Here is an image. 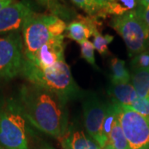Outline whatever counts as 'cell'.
<instances>
[{"instance_id":"obj_1","label":"cell","mask_w":149,"mask_h":149,"mask_svg":"<svg viewBox=\"0 0 149 149\" xmlns=\"http://www.w3.org/2000/svg\"><path fill=\"white\" fill-rule=\"evenodd\" d=\"M17 100L27 121L41 132L61 139L66 133V102L56 94L32 84L22 85Z\"/></svg>"},{"instance_id":"obj_2","label":"cell","mask_w":149,"mask_h":149,"mask_svg":"<svg viewBox=\"0 0 149 149\" xmlns=\"http://www.w3.org/2000/svg\"><path fill=\"white\" fill-rule=\"evenodd\" d=\"M21 74L30 84L56 94L65 102L78 95L80 92L69 65L65 61L51 68L40 69L24 58Z\"/></svg>"},{"instance_id":"obj_3","label":"cell","mask_w":149,"mask_h":149,"mask_svg":"<svg viewBox=\"0 0 149 149\" xmlns=\"http://www.w3.org/2000/svg\"><path fill=\"white\" fill-rule=\"evenodd\" d=\"M66 24L58 16L31 12L22 27L24 58L31 61L39 49L55 37L63 35Z\"/></svg>"},{"instance_id":"obj_4","label":"cell","mask_w":149,"mask_h":149,"mask_svg":"<svg viewBox=\"0 0 149 149\" xmlns=\"http://www.w3.org/2000/svg\"><path fill=\"white\" fill-rule=\"evenodd\" d=\"M27 123L17 100L0 101V145L6 149H29Z\"/></svg>"},{"instance_id":"obj_5","label":"cell","mask_w":149,"mask_h":149,"mask_svg":"<svg viewBox=\"0 0 149 149\" xmlns=\"http://www.w3.org/2000/svg\"><path fill=\"white\" fill-rule=\"evenodd\" d=\"M111 26L124 41L129 56L148 49L149 28L135 10L113 17Z\"/></svg>"},{"instance_id":"obj_6","label":"cell","mask_w":149,"mask_h":149,"mask_svg":"<svg viewBox=\"0 0 149 149\" xmlns=\"http://www.w3.org/2000/svg\"><path fill=\"white\" fill-rule=\"evenodd\" d=\"M113 104L129 149H149V118L128 107Z\"/></svg>"},{"instance_id":"obj_7","label":"cell","mask_w":149,"mask_h":149,"mask_svg":"<svg viewBox=\"0 0 149 149\" xmlns=\"http://www.w3.org/2000/svg\"><path fill=\"white\" fill-rule=\"evenodd\" d=\"M23 59V42L18 32L0 37V84L21 74Z\"/></svg>"},{"instance_id":"obj_8","label":"cell","mask_w":149,"mask_h":149,"mask_svg":"<svg viewBox=\"0 0 149 149\" xmlns=\"http://www.w3.org/2000/svg\"><path fill=\"white\" fill-rule=\"evenodd\" d=\"M108 104L95 96L86 99L83 104L85 126L90 137L102 148V126L105 117Z\"/></svg>"},{"instance_id":"obj_9","label":"cell","mask_w":149,"mask_h":149,"mask_svg":"<svg viewBox=\"0 0 149 149\" xmlns=\"http://www.w3.org/2000/svg\"><path fill=\"white\" fill-rule=\"evenodd\" d=\"M64 37V35H61L49 41L29 61L40 69H48L65 61Z\"/></svg>"},{"instance_id":"obj_10","label":"cell","mask_w":149,"mask_h":149,"mask_svg":"<svg viewBox=\"0 0 149 149\" xmlns=\"http://www.w3.org/2000/svg\"><path fill=\"white\" fill-rule=\"evenodd\" d=\"M32 9L23 3H13L0 10V34L17 32Z\"/></svg>"},{"instance_id":"obj_11","label":"cell","mask_w":149,"mask_h":149,"mask_svg":"<svg viewBox=\"0 0 149 149\" xmlns=\"http://www.w3.org/2000/svg\"><path fill=\"white\" fill-rule=\"evenodd\" d=\"M98 22L94 17H78V20L71 22L66 27V36L80 44L88 40L98 32Z\"/></svg>"},{"instance_id":"obj_12","label":"cell","mask_w":149,"mask_h":149,"mask_svg":"<svg viewBox=\"0 0 149 149\" xmlns=\"http://www.w3.org/2000/svg\"><path fill=\"white\" fill-rule=\"evenodd\" d=\"M60 140L64 149H102L94 139L80 130L70 131Z\"/></svg>"},{"instance_id":"obj_13","label":"cell","mask_w":149,"mask_h":149,"mask_svg":"<svg viewBox=\"0 0 149 149\" xmlns=\"http://www.w3.org/2000/svg\"><path fill=\"white\" fill-rule=\"evenodd\" d=\"M108 94L112 98L113 103L123 106H131L139 96L130 83L111 84L108 89Z\"/></svg>"},{"instance_id":"obj_14","label":"cell","mask_w":149,"mask_h":149,"mask_svg":"<svg viewBox=\"0 0 149 149\" xmlns=\"http://www.w3.org/2000/svg\"><path fill=\"white\" fill-rule=\"evenodd\" d=\"M139 6L138 0H113L104 8L98 12L100 16H105L112 14L116 16H121L128 12L135 10Z\"/></svg>"},{"instance_id":"obj_15","label":"cell","mask_w":149,"mask_h":149,"mask_svg":"<svg viewBox=\"0 0 149 149\" xmlns=\"http://www.w3.org/2000/svg\"><path fill=\"white\" fill-rule=\"evenodd\" d=\"M131 80L139 98H149V69L133 70Z\"/></svg>"},{"instance_id":"obj_16","label":"cell","mask_w":149,"mask_h":149,"mask_svg":"<svg viewBox=\"0 0 149 149\" xmlns=\"http://www.w3.org/2000/svg\"><path fill=\"white\" fill-rule=\"evenodd\" d=\"M111 84L129 83L131 75L125 67V62L119 58H113L110 61Z\"/></svg>"},{"instance_id":"obj_17","label":"cell","mask_w":149,"mask_h":149,"mask_svg":"<svg viewBox=\"0 0 149 149\" xmlns=\"http://www.w3.org/2000/svg\"><path fill=\"white\" fill-rule=\"evenodd\" d=\"M116 118H117V115H116L114 104L112 103L110 104H108L106 114H105L104 123H103V126H102V149L104 148L105 146L108 144L109 134L111 133L112 128H113V123L115 122Z\"/></svg>"},{"instance_id":"obj_18","label":"cell","mask_w":149,"mask_h":149,"mask_svg":"<svg viewBox=\"0 0 149 149\" xmlns=\"http://www.w3.org/2000/svg\"><path fill=\"white\" fill-rule=\"evenodd\" d=\"M107 145H109L113 149H129L127 139L118 118L113 123Z\"/></svg>"},{"instance_id":"obj_19","label":"cell","mask_w":149,"mask_h":149,"mask_svg":"<svg viewBox=\"0 0 149 149\" xmlns=\"http://www.w3.org/2000/svg\"><path fill=\"white\" fill-rule=\"evenodd\" d=\"M113 37L106 34L103 36L100 32H96L94 34V40H93V45L95 47V49L100 54V55H107L109 53L108 46L113 42Z\"/></svg>"},{"instance_id":"obj_20","label":"cell","mask_w":149,"mask_h":149,"mask_svg":"<svg viewBox=\"0 0 149 149\" xmlns=\"http://www.w3.org/2000/svg\"><path fill=\"white\" fill-rule=\"evenodd\" d=\"M80 46L81 56L89 64H91L95 67H97L95 64V47L93 45V42H90L89 40H85L80 43Z\"/></svg>"},{"instance_id":"obj_21","label":"cell","mask_w":149,"mask_h":149,"mask_svg":"<svg viewBox=\"0 0 149 149\" xmlns=\"http://www.w3.org/2000/svg\"><path fill=\"white\" fill-rule=\"evenodd\" d=\"M131 67L133 70H135L149 69V50L143 51L133 56L131 61Z\"/></svg>"},{"instance_id":"obj_22","label":"cell","mask_w":149,"mask_h":149,"mask_svg":"<svg viewBox=\"0 0 149 149\" xmlns=\"http://www.w3.org/2000/svg\"><path fill=\"white\" fill-rule=\"evenodd\" d=\"M128 107V106H127ZM133 111L139 113V114L143 115V117L149 118V98H138L129 106Z\"/></svg>"},{"instance_id":"obj_23","label":"cell","mask_w":149,"mask_h":149,"mask_svg":"<svg viewBox=\"0 0 149 149\" xmlns=\"http://www.w3.org/2000/svg\"><path fill=\"white\" fill-rule=\"evenodd\" d=\"M37 2L48 10L51 11L53 15H64V8L57 2V0H37Z\"/></svg>"},{"instance_id":"obj_24","label":"cell","mask_w":149,"mask_h":149,"mask_svg":"<svg viewBox=\"0 0 149 149\" xmlns=\"http://www.w3.org/2000/svg\"><path fill=\"white\" fill-rule=\"evenodd\" d=\"M77 7L86 12L89 15H94L98 13V9L93 0H71Z\"/></svg>"},{"instance_id":"obj_25","label":"cell","mask_w":149,"mask_h":149,"mask_svg":"<svg viewBox=\"0 0 149 149\" xmlns=\"http://www.w3.org/2000/svg\"><path fill=\"white\" fill-rule=\"evenodd\" d=\"M135 11H136L137 14L143 20L146 25L149 28V7L144 8V7L138 6Z\"/></svg>"},{"instance_id":"obj_26","label":"cell","mask_w":149,"mask_h":149,"mask_svg":"<svg viewBox=\"0 0 149 149\" xmlns=\"http://www.w3.org/2000/svg\"><path fill=\"white\" fill-rule=\"evenodd\" d=\"M93 1H94L96 8L98 9V12H99L100 9L104 8L107 4H109L110 2H112L113 0H93Z\"/></svg>"},{"instance_id":"obj_27","label":"cell","mask_w":149,"mask_h":149,"mask_svg":"<svg viewBox=\"0 0 149 149\" xmlns=\"http://www.w3.org/2000/svg\"><path fill=\"white\" fill-rule=\"evenodd\" d=\"M12 3H13V1H10V0H0V10Z\"/></svg>"},{"instance_id":"obj_28","label":"cell","mask_w":149,"mask_h":149,"mask_svg":"<svg viewBox=\"0 0 149 149\" xmlns=\"http://www.w3.org/2000/svg\"><path fill=\"white\" fill-rule=\"evenodd\" d=\"M138 3H139V6L141 7H144V8L149 7V0H138Z\"/></svg>"},{"instance_id":"obj_29","label":"cell","mask_w":149,"mask_h":149,"mask_svg":"<svg viewBox=\"0 0 149 149\" xmlns=\"http://www.w3.org/2000/svg\"><path fill=\"white\" fill-rule=\"evenodd\" d=\"M42 149H54V148H52V147H50V146L46 145V146H44L43 148H42Z\"/></svg>"},{"instance_id":"obj_30","label":"cell","mask_w":149,"mask_h":149,"mask_svg":"<svg viewBox=\"0 0 149 149\" xmlns=\"http://www.w3.org/2000/svg\"><path fill=\"white\" fill-rule=\"evenodd\" d=\"M104 149H113V148L110 147L109 145H106V146H105V148H104Z\"/></svg>"},{"instance_id":"obj_31","label":"cell","mask_w":149,"mask_h":149,"mask_svg":"<svg viewBox=\"0 0 149 149\" xmlns=\"http://www.w3.org/2000/svg\"><path fill=\"white\" fill-rule=\"evenodd\" d=\"M0 149H6V148H3V147H2V146H1V145H0Z\"/></svg>"},{"instance_id":"obj_32","label":"cell","mask_w":149,"mask_h":149,"mask_svg":"<svg viewBox=\"0 0 149 149\" xmlns=\"http://www.w3.org/2000/svg\"><path fill=\"white\" fill-rule=\"evenodd\" d=\"M10 1H13V0H10Z\"/></svg>"}]
</instances>
